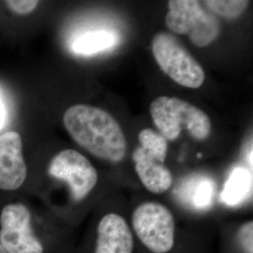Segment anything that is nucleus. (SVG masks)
<instances>
[{
	"label": "nucleus",
	"mask_w": 253,
	"mask_h": 253,
	"mask_svg": "<svg viewBox=\"0 0 253 253\" xmlns=\"http://www.w3.org/2000/svg\"><path fill=\"white\" fill-rule=\"evenodd\" d=\"M0 244L7 253H67L63 232L19 200L0 206Z\"/></svg>",
	"instance_id": "f257e3e1"
},
{
	"label": "nucleus",
	"mask_w": 253,
	"mask_h": 253,
	"mask_svg": "<svg viewBox=\"0 0 253 253\" xmlns=\"http://www.w3.org/2000/svg\"><path fill=\"white\" fill-rule=\"evenodd\" d=\"M64 126L76 144L91 155L112 163L126 157V136L116 118L103 109L75 104L67 109Z\"/></svg>",
	"instance_id": "f03ea898"
},
{
	"label": "nucleus",
	"mask_w": 253,
	"mask_h": 253,
	"mask_svg": "<svg viewBox=\"0 0 253 253\" xmlns=\"http://www.w3.org/2000/svg\"><path fill=\"white\" fill-rule=\"evenodd\" d=\"M150 115L160 133L174 141L182 129H187L195 140H205L211 132V120L201 109L187 100L160 96L150 103Z\"/></svg>",
	"instance_id": "7ed1b4c3"
},
{
	"label": "nucleus",
	"mask_w": 253,
	"mask_h": 253,
	"mask_svg": "<svg viewBox=\"0 0 253 253\" xmlns=\"http://www.w3.org/2000/svg\"><path fill=\"white\" fill-rule=\"evenodd\" d=\"M151 49L157 63L172 81L194 89L205 83L203 67L172 33H157L152 39Z\"/></svg>",
	"instance_id": "20e7f679"
},
{
	"label": "nucleus",
	"mask_w": 253,
	"mask_h": 253,
	"mask_svg": "<svg viewBox=\"0 0 253 253\" xmlns=\"http://www.w3.org/2000/svg\"><path fill=\"white\" fill-rule=\"evenodd\" d=\"M165 17L168 29L180 35H189L197 47H206L217 39L220 24L217 16L203 9L196 0H171Z\"/></svg>",
	"instance_id": "39448f33"
},
{
	"label": "nucleus",
	"mask_w": 253,
	"mask_h": 253,
	"mask_svg": "<svg viewBox=\"0 0 253 253\" xmlns=\"http://www.w3.org/2000/svg\"><path fill=\"white\" fill-rule=\"evenodd\" d=\"M47 174L66 186L73 205L86 199L99 180L98 172L89 160L74 149H64L53 157L47 166Z\"/></svg>",
	"instance_id": "423d86ee"
},
{
	"label": "nucleus",
	"mask_w": 253,
	"mask_h": 253,
	"mask_svg": "<svg viewBox=\"0 0 253 253\" xmlns=\"http://www.w3.org/2000/svg\"><path fill=\"white\" fill-rule=\"evenodd\" d=\"M131 223L138 239L149 252L168 253L172 251L175 221L167 207L157 202H145L134 209Z\"/></svg>",
	"instance_id": "0eeeda50"
},
{
	"label": "nucleus",
	"mask_w": 253,
	"mask_h": 253,
	"mask_svg": "<svg viewBox=\"0 0 253 253\" xmlns=\"http://www.w3.org/2000/svg\"><path fill=\"white\" fill-rule=\"evenodd\" d=\"M27 178L22 137L16 131H7L0 135V190L18 191L25 187Z\"/></svg>",
	"instance_id": "6e6552de"
},
{
	"label": "nucleus",
	"mask_w": 253,
	"mask_h": 253,
	"mask_svg": "<svg viewBox=\"0 0 253 253\" xmlns=\"http://www.w3.org/2000/svg\"><path fill=\"white\" fill-rule=\"evenodd\" d=\"M134 238L126 219L116 213L100 218L93 253H132Z\"/></svg>",
	"instance_id": "1a4fd4ad"
},
{
	"label": "nucleus",
	"mask_w": 253,
	"mask_h": 253,
	"mask_svg": "<svg viewBox=\"0 0 253 253\" xmlns=\"http://www.w3.org/2000/svg\"><path fill=\"white\" fill-rule=\"evenodd\" d=\"M135 172L145 189L154 194L166 192L172 185V174L164 163L155 160L137 146L132 153Z\"/></svg>",
	"instance_id": "9d476101"
},
{
	"label": "nucleus",
	"mask_w": 253,
	"mask_h": 253,
	"mask_svg": "<svg viewBox=\"0 0 253 253\" xmlns=\"http://www.w3.org/2000/svg\"><path fill=\"white\" fill-rule=\"evenodd\" d=\"M116 38L112 33L95 31L77 38L73 43V50L77 54H96L114 46Z\"/></svg>",
	"instance_id": "9b49d317"
},
{
	"label": "nucleus",
	"mask_w": 253,
	"mask_h": 253,
	"mask_svg": "<svg viewBox=\"0 0 253 253\" xmlns=\"http://www.w3.org/2000/svg\"><path fill=\"white\" fill-rule=\"evenodd\" d=\"M250 172L242 168L235 169L226 182L222 199L229 205L239 203L250 190Z\"/></svg>",
	"instance_id": "f8f14e48"
},
{
	"label": "nucleus",
	"mask_w": 253,
	"mask_h": 253,
	"mask_svg": "<svg viewBox=\"0 0 253 253\" xmlns=\"http://www.w3.org/2000/svg\"><path fill=\"white\" fill-rule=\"evenodd\" d=\"M138 140L145 153L164 163L168 152V143L161 133L151 128H145L139 132Z\"/></svg>",
	"instance_id": "ddd939ff"
},
{
	"label": "nucleus",
	"mask_w": 253,
	"mask_h": 253,
	"mask_svg": "<svg viewBox=\"0 0 253 253\" xmlns=\"http://www.w3.org/2000/svg\"><path fill=\"white\" fill-rule=\"evenodd\" d=\"M211 12L228 19H235L242 15L249 7L247 0H208L204 2Z\"/></svg>",
	"instance_id": "4468645a"
},
{
	"label": "nucleus",
	"mask_w": 253,
	"mask_h": 253,
	"mask_svg": "<svg viewBox=\"0 0 253 253\" xmlns=\"http://www.w3.org/2000/svg\"><path fill=\"white\" fill-rule=\"evenodd\" d=\"M238 244L244 253H253V223L248 221L239 228L237 233Z\"/></svg>",
	"instance_id": "2eb2a0df"
},
{
	"label": "nucleus",
	"mask_w": 253,
	"mask_h": 253,
	"mask_svg": "<svg viewBox=\"0 0 253 253\" xmlns=\"http://www.w3.org/2000/svg\"><path fill=\"white\" fill-rule=\"evenodd\" d=\"M8 9L18 15H27L35 10L40 2L37 0H9L5 1Z\"/></svg>",
	"instance_id": "dca6fc26"
},
{
	"label": "nucleus",
	"mask_w": 253,
	"mask_h": 253,
	"mask_svg": "<svg viewBox=\"0 0 253 253\" xmlns=\"http://www.w3.org/2000/svg\"><path fill=\"white\" fill-rule=\"evenodd\" d=\"M212 194H213L212 184L209 182L201 183L194 195L195 205L198 206L199 208H204L208 206L210 204Z\"/></svg>",
	"instance_id": "f3484780"
},
{
	"label": "nucleus",
	"mask_w": 253,
	"mask_h": 253,
	"mask_svg": "<svg viewBox=\"0 0 253 253\" xmlns=\"http://www.w3.org/2000/svg\"><path fill=\"white\" fill-rule=\"evenodd\" d=\"M5 120H6V110L4 107L3 100H2L1 96H0V129L4 126Z\"/></svg>",
	"instance_id": "a211bd4d"
},
{
	"label": "nucleus",
	"mask_w": 253,
	"mask_h": 253,
	"mask_svg": "<svg viewBox=\"0 0 253 253\" xmlns=\"http://www.w3.org/2000/svg\"><path fill=\"white\" fill-rule=\"evenodd\" d=\"M0 253H7L5 252V250L3 249V247L1 246V244H0Z\"/></svg>",
	"instance_id": "6ab92c4d"
}]
</instances>
